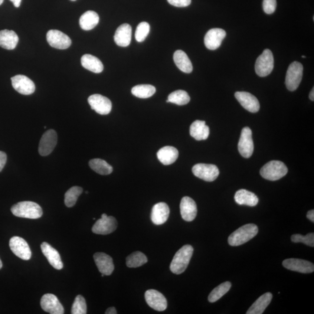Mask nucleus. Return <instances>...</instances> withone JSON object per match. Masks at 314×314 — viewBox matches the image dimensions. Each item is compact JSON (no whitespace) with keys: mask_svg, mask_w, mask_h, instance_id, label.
<instances>
[{"mask_svg":"<svg viewBox=\"0 0 314 314\" xmlns=\"http://www.w3.org/2000/svg\"><path fill=\"white\" fill-rule=\"evenodd\" d=\"M235 199L238 204L250 206V207L257 205L259 201L256 195L245 189L239 190L236 193Z\"/></svg>","mask_w":314,"mask_h":314,"instance_id":"nucleus-28","label":"nucleus"},{"mask_svg":"<svg viewBox=\"0 0 314 314\" xmlns=\"http://www.w3.org/2000/svg\"><path fill=\"white\" fill-rule=\"evenodd\" d=\"M95 263L101 274L110 275L114 270L113 258L104 253H97L94 255Z\"/></svg>","mask_w":314,"mask_h":314,"instance_id":"nucleus-21","label":"nucleus"},{"mask_svg":"<svg viewBox=\"0 0 314 314\" xmlns=\"http://www.w3.org/2000/svg\"><path fill=\"white\" fill-rule=\"evenodd\" d=\"M274 58L272 51L266 49L257 58L255 70L260 77H266L269 75L274 70Z\"/></svg>","mask_w":314,"mask_h":314,"instance_id":"nucleus-6","label":"nucleus"},{"mask_svg":"<svg viewBox=\"0 0 314 314\" xmlns=\"http://www.w3.org/2000/svg\"><path fill=\"white\" fill-rule=\"evenodd\" d=\"M106 314H117V310L115 307H110V308L108 309L106 312Z\"/></svg>","mask_w":314,"mask_h":314,"instance_id":"nucleus-46","label":"nucleus"},{"mask_svg":"<svg viewBox=\"0 0 314 314\" xmlns=\"http://www.w3.org/2000/svg\"><path fill=\"white\" fill-rule=\"evenodd\" d=\"M14 89L23 95H30L35 92V84L32 80L24 75H18L11 78Z\"/></svg>","mask_w":314,"mask_h":314,"instance_id":"nucleus-14","label":"nucleus"},{"mask_svg":"<svg viewBox=\"0 0 314 314\" xmlns=\"http://www.w3.org/2000/svg\"><path fill=\"white\" fill-rule=\"evenodd\" d=\"M47 40L50 46L60 50H65L71 46L72 41L70 37L58 30H50L47 32Z\"/></svg>","mask_w":314,"mask_h":314,"instance_id":"nucleus-13","label":"nucleus"},{"mask_svg":"<svg viewBox=\"0 0 314 314\" xmlns=\"http://www.w3.org/2000/svg\"><path fill=\"white\" fill-rule=\"evenodd\" d=\"M70 1H77V0H70Z\"/></svg>","mask_w":314,"mask_h":314,"instance_id":"nucleus-52","label":"nucleus"},{"mask_svg":"<svg viewBox=\"0 0 314 314\" xmlns=\"http://www.w3.org/2000/svg\"><path fill=\"white\" fill-rule=\"evenodd\" d=\"M3 1H4V0H0V5L2 4Z\"/></svg>","mask_w":314,"mask_h":314,"instance_id":"nucleus-50","label":"nucleus"},{"mask_svg":"<svg viewBox=\"0 0 314 314\" xmlns=\"http://www.w3.org/2000/svg\"><path fill=\"white\" fill-rule=\"evenodd\" d=\"M170 4L176 7H186L191 5L192 0H167Z\"/></svg>","mask_w":314,"mask_h":314,"instance_id":"nucleus-43","label":"nucleus"},{"mask_svg":"<svg viewBox=\"0 0 314 314\" xmlns=\"http://www.w3.org/2000/svg\"><path fill=\"white\" fill-rule=\"evenodd\" d=\"M41 249L42 253L46 257L51 266L57 270L63 269V263L62 262L60 255L57 250H55L46 242H43L41 244Z\"/></svg>","mask_w":314,"mask_h":314,"instance_id":"nucleus-22","label":"nucleus"},{"mask_svg":"<svg viewBox=\"0 0 314 314\" xmlns=\"http://www.w3.org/2000/svg\"><path fill=\"white\" fill-rule=\"evenodd\" d=\"M302 58H306V57L304 56V55H302Z\"/></svg>","mask_w":314,"mask_h":314,"instance_id":"nucleus-51","label":"nucleus"},{"mask_svg":"<svg viewBox=\"0 0 314 314\" xmlns=\"http://www.w3.org/2000/svg\"><path fill=\"white\" fill-rule=\"evenodd\" d=\"M91 109L100 115H108L112 110V103L107 97L100 94L91 95L88 99Z\"/></svg>","mask_w":314,"mask_h":314,"instance_id":"nucleus-11","label":"nucleus"},{"mask_svg":"<svg viewBox=\"0 0 314 314\" xmlns=\"http://www.w3.org/2000/svg\"><path fill=\"white\" fill-rule=\"evenodd\" d=\"M132 27L130 25L124 24L119 26L114 35V41L120 47H127L130 43L132 39Z\"/></svg>","mask_w":314,"mask_h":314,"instance_id":"nucleus-24","label":"nucleus"},{"mask_svg":"<svg viewBox=\"0 0 314 314\" xmlns=\"http://www.w3.org/2000/svg\"><path fill=\"white\" fill-rule=\"evenodd\" d=\"M238 150L244 158H248L253 155L254 143L252 139V131L248 127H245L241 130Z\"/></svg>","mask_w":314,"mask_h":314,"instance_id":"nucleus-8","label":"nucleus"},{"mask_svg":"<svg viewBox=\"0 0 314 314\" xmlns=\"http://www.w3.org/2000/svg\"><path fill=\"white\" fill-rule=\"evenodd\" d=\"M40 304L42 309L45 312L51 314H64L63 306L54 294L50 293L44 294L42 297Z\"/></svg>","mask_w":314,"mask_h":314,"instance_id":"nucleus-18","label":"nucleus"},{"mask_svg":"<svg viewBox=\"0 0 314 314\" xmlns=\"http://www.w3.org/2000/svg\"><path fill=\"white\" fill-rule=\"evenodd\" d=\"M190 134L196 140H204L209 136V128L205 125V121L197 120L190 127Z\"/></svg>","mask_w":314,"mask_h":314,"instance_id":"nucleus-26","label":"nucleus"},{"mask_svg":"<svg viewBox=\"0 0 314 314\" xmlns=\"http://www.w3.org/2000/svg\"><path fill=\"white\" fill-rule=\"evenodd\" d=\"M2 267V261L1 260V259H0V269H1V268Z\"/></svg>","mask_w":314,"mask_h":314,"instance_id":"nucleus-49","label":"nucleus"},{"mask_svg":"<svg viewBox=\"0 0 314 314\" xmlns=\"http://www.w3.org/2000/svg\"><path fill=\"white\" fill-rule=\"evenodd\" d=\"M273 294L268 292L258 298L248 309L247 314H262L270 305L273 299Z\"/></svg>","mask_w":314,"mask_h":314,"instance_id":"nucleus-29","label":"nucleus"},{"mask_svg":"<svg viewBox=\"0 0 314 314\" xmlns=\"http://www.w3.org/2000/svg\"><path fill=\"white\" fill-rule=\"evenodd\" d=\"M157 155L159 161L162 164L169 165L174 163L178 159L179 152L175 147L166 146L160 149Z\"/></svg>","mask_w":314,"mask_h":314,"instance_id":"nucleus-25","label":"nucleus"},{"mask_svg":"<svg viewBox=\"0 0 314 314\" xmlns=\"http://www.w3.org/2000/svg\"><path fill=\"white\" fill-rule=\"evenodd\" d=\"M58 141L57 132L53 129L45 132L39 143V153L41 156H47L53 151Z\"/></svg>","mask_w":314,"mask_h":314,"instance_id":"nucleus-9","label":"nucleus"},{"mask_svg":"<svg viewBox=\"0 0 314 314\" xmlns=\"http://www.w3.org/2000/svg\"><path fill=\"white\" fill-rule=\"evenodd\" d=\"M71 313L73 314H87V305L86 300L81 295H78L74 301L72 307Z\"/></svg>","mask_w":314,"mask_h":314,"instance_id":"nucleus-39","label":"nucleus"},{"mask_svg":"<svg viewBox=\"0 0 314 314\" xmlns=\"http://www.w3.org/2000/svg\"><path fill=\"white\" fill-rule=\"evenodd\" d=\"M194 251V248L191 245H185L177 251L170 266V270L172 273L179 275L185 272L189 266Z\"/></svg>","mask_w":314,"mask_h":314,"instance_id":"nucleus-1","label":"nucleus"},{"mask_svg":"<svg viewBox=\"0 0 314 314\" xmlns=\"http://www.w3.org/2000/svg\"><path fill=\"white\" fill-rule=\"evenodd\" d=\"M145 299L148 305L151 308L163 312L167 308V301L164 296L158 291L150 289L145 293Z\"/></svg>","mask_w":314,"mask_h":314,"instance_id":"nucleus-15","label":"nucleus"},{"mask_svg":"<svg viewBox=\"0 0 314 314\" xmlns=\"http://www.w3.org/2000/svg\"><path fill=\"white\" fill-rule=\"evenodd\" d=\"M156 92L155 86L150 84H140L134 86L132 89L133 96L140 99H147L153 96Z\"/></svg>","mask_w":314,"mask_h":314,"instance_id":"nucleus-34","label":"nucleus"},{"mask_svg":"<svg viewBox=\"0 0 314 314\" xmlns=\"http://www.w3.org/2000/svg\"><path fill=\"white\" fill-rule=\"evenodd\" d=\"M118 226L116 219L108 217L106 214L101 215V218L93 225L92 232L98 235H109L117 230Z\"/></svg>","mask_w":314,"mask_h":314,"instance_id":"nucleus-10","label":"nucleus"},{"mask_svg":"<svg viewBox=\"0 0 314 314\" xmlns=\"http://www.w3.org/2000/svg\"><path fill=\"white\" fill-rule=\"evenodd\" d=\"M283 266L286 269L303 274H310L314 271V264L306 260L289 258L283 261Z\"/></svg>","mask_w":314,"mask_h":314,"instance_id":"nucleus-17","label":"nucleus"},{"mask_svg":"<svg viewBox=\"0 0 314 314\" xmlns=\"http://www.w3.org/2000/svg\"><path fill=\"white\" fill-rule=\"evenodd\" d=\"M86 194H89V192H86Z\"/></svg>","mask_w":314,"mask_h":314,"instance_id":"nucleus-53","label":"nucleus"},{"mask_svg":"<svg viewBox=\"0 0 314 314\" xmlns=\"http://www.w3.org/2000/svg\"><path fill=\"white\" fill-rule=\"evenodd\" d=\"M99 16L96 12L88 11L80 16L79 24L84 31H90L99 24Z\"/></svg>","mask_w":314,"mask_h":314,"instance_id":"nucleus-32","label":"nucleus"},{"mask_svg":"<svg viewBox=\"0 0 314 314\" xmlns=\"http://www.w3.org/2000/svg\"><path fill=\"white\" fill-rule=\"evenodd\" d=\"M307 217L309 219V220L312 221V222H314V210L312 209V210H310L308 212V213L307 214Z\"/></svg>","mask_w":314,"mask_h":314,"instance_id":"nucleus-45","label":"nucleus"},{"mask_svg":"<svg viewBox=\"0 0 314 314\" xmlns=\"http://www.w3.org/2000/svg\"><path fill=\"white\" fill-rule=\"evenodd\" d=\"M9 247L15 256L24 260H29L32 257L30 247L24 238L14 236L9 240Z\"/></svg>","mask_w":314,"mask_h":314,"instance_id":"nucleus-12","label":"nucleus"},{"mask_svg":"<svg viewBox=\"0 0 314 314\" xmlns=\"http://www.w3.org/2000/svg\"><path fill=\"white\" fill-rule=\"evenodd\" d=\"M276 0H264L263 9L267 14H272L275 11L276 8Z\"/></svg>","mask_w":314,"mask_h":314,"instance_id":"nucleus-42","label":"nucleus"},{"mask_svg":"<svg viewBox=\"0 0 314 314\" xmlns=\"http://www.w3.org/2000/svg\"><path fill=\"white\" fill-rule=\"evenodd\" d=\"M89 166L94 171L101 175H110L113 171L112 166L104 160L99 158L90 160Z\"/></svg>","mask_w":314,"mask_h":314,"instance_id":"nucleus-33","label":"nucleus"},{"mask_svg":"<svg viewBox=\"0 0 314 314\" xmlns=\"http://www.w3.org/2000/svg\"><path fill=\"white\" fill-rule=\"evenodd\" d=\"M287 166L280 161L268 162L260 170L262 177L268 181H275L284 177L287 174Z\"/></svg>","mask_w":314,"mask_h":314,"instance_id":"nucleus-4","label":"nucleus"},{"mask_svg":"<svg viewBox=\"0 0 314 314\" xmlns=\"http://www.w3.org/2000/svg\"><path fill=\"white\" fill-rule=\"evenodd\" d=\"M18 41L19 38L14 31L7 29L0 31V47L6 50H14Z\"/></svg>","mask_w":314,"mask_h":314,"instance_id":"nucleus-27","label":"nucleus"},{"mask_svg":"<svg viewBox=\"0 0 314 314\" xmlns=\"http://www.w3.org/2000/svg\"><path fill=\"white\" fill-rule=\"evenodd\" d=\"M83 189L74 186L69 189L65 195V204L67 207H73L76 204L78 198L82 194Z\"/></svg>","mask_w":314,"mask_h":314,"instance_id":"nucleus-38","label":"nucleus"},{"mask_svg":"<svg viewBox=\"0 0 314 314\" xmlns=\"http://www.w3.org/2000/svg\"><path fill=\"white\" fill-rule=\"evenodd\" d=\"M190 100H191V97L186 91L179 90L170 94L166 102L175 104L178 106H184L188 104Z\"/></svg>","mask_w":314,"mask_h":314,"instance_id":"nucleus-35","label":"nucleus"},{"mask_svg":"<svg viewBox=\"0 0 314 314\" xmlns=\"http://www.w3.org/2000/svg\"><path fill=\"white\" fill-rule=\"evenodd\" d=\"M81 65L86 70L93 73H102L104 66L99 58L90 54H85L81 58Z\"/></svg>","mask_w":314,"mask_h":314,"instance_id":"nucleus-30","label":"nucleus"},{"mask_svg":"<svg viewBox=\"0 0 314 314\" xmlns=\"http://www.w3.org/2000/svg\"><path fill=\"white\" fill-rule=\"evenodd\" d=\"M303 75V65L299 62H293L290 65L287 71L285 84L287 89L291 91H295L302 81Z\"/></svg>","mask_w":314,"mask_h":314,"instance_id":"nucleus-5","label":"nucleus"},{"mask_svg":"<svg viewBox=\"0 0 314 314\" xmlns=\"http://www.w3.org/2000/svg\"><path fill=\"white\" fill-rule=\"evenodd\" d=\"M6 160H7V156L4 152L0 151V172L2 171L3 168H4Z\"/></svg>","mask_w":314,"mask_h":314,"instance_id":"nucleus-44","label":"nucleus"},{"mask_svg":"<svg viewBox=\"0 0 314 314\" xmlns=\"http://www.w3.org/2000/svg\"><path fill=\"white\" fill-rule=\"evenodd\" d=\"M309 97L311 100H312L313 101H314V88H313V89L312 91H311V92L310 93L309 95Z\"/></svg>","mask_w":314,"mask_h":314,"instance_id":"nucleus-48","label":"nucleus"},{"mask_svg":"<svg viewBox=\"0 0 314 314\" xmlns=\"http://www.w3.org/2000/svg\"><path fill=\"white\" fill-rule=\"evenodd\" d=\"M11 212L16 217L38 219L42 215L40 206L32 201H22L12 206Z\"/></svg>","mask_w":314,"mask_h":314,"instance_id":"nucleus-3","label":"nucleus"},{"mask_svg":"<svg viewBox=\"0 0 314 314\" xmlns=\"http://www.w3.org/2000/svg\"><path fill=\"white\" fill-rule=\"evenodd\" d=\"M226 32L224 29L214 28L210 29L206 34L204 38L205 47L209 50H215L221 46L222 41L226 37Z\"/></svg>","mask_w":314,"mask_h":314,"instance_id":"nucleus-16","label":"nucleus"},{"mask_svg":"<svg viewBox=\"0 0 314 314\" xmlns=\"http://www.w3.org/2000/svg\"><path fill=\"white\" fill-rule=\"evenodd\" d=\"M180 209L182 217L186 221H194L197 216V205L194 199L187 196L182 198L180 204Z\"/></svg>","mask_w":314,"mask_h":314,"instance_id":"nucleus-20","label":"nucleus"},{"mask_svg":"<svg viewBox=\"0 0 314 314\" xmlns=\"http://www.w3.org/2000/svg\"><path fill=\"white\" fill-rule=\"evenodd\" d=\"M232 284L230 282L222 283L212 291L208 296L209 302L215 303L220 300L222 297L227 294L230 291Z\"/></svg>","mask_w":314,"mask_h":314,"instance_id":"nucleus-37","label":"nucleus"},{"mask_svg":"<svg viewBox=\"0 0 314 314\" xmlns=\"http://www.w3.org/2000/svg\"><path fill=\"white\" fill-rule=\"evenodd\" d=\"M293 243H302L310 247L314 246V234L310 233L306 236L300 234L293 235L291 237Z\"/></svg>","mask_w":314,"mask_h":314,"instance_id":"nucleus-41","label":"nucleus"},{"mask_svg":"<svg viewBox=\"0 0 314 314\" xmlns=\"http://www.w3.org/2000/svg\"><path fill=\"white\" fill-rule=\"evenodd\" d=\"M10 1L13 2L15 7L18 8L21 5L22 0H10Z\"/></svg>","mask_w":314,"mask_h":314,"instance_id":"nucleus-47","label":"nucleus"},{"mask_svg":"<svg viewBox=\"0 0 314 314\" xmlns=\"http://www.w3.org/2000/svg\"><path fill=\"white\" fill-rule=\"evenodd\" d=\"M258 228L256 225L249 224L243 226L232 233L228 238L231 246H238L247 243L257 235Z\"/></svg>","mask_w":314,"mask_h":314,"instance_id":"nucleus-2","label":"nucleus"},{"mask_svg":"<svg viewBox=\"0 0 314 314\" xmlns=\"http://www.w3.org/2000/svg\"><path fill=\"white\" fill-rule=\"evenodd\" d=\"M150 30V26L148 23L143 22L140 23L136 28L135 38L137 41L143 42L148 36Z\"/></svg>","mask_w":314,"mask_h":314,"instance_id":"nucleus-40","label":"nucleus"},{"mask_svg":"<svg viewBox=\"0 0 314 314\" xmlns=\"http://www.w3.org/2000/svg\"><path fill=\"white\" fill-rule=\"evenodd\" d=\"M195 176L206 182H213L220 175L217 166L205 163H197L192 168Z\"/></svg>","mask_w":314,"mask_h":314,"instance_id":"nucleus-7","label":"nucleus"},{"mask_svg":"<svg viewBox=\"0 0 314 314\" xmlns=\"http://www.w3.org/2000/svg\"><path fill=\"white\" fill-rule=\"evenodd\" d=\"M169 213L168 205L165 202H159L154 205L151 215L153 224L157 225L164 224L168 220Z\"/></svg>","mask_w":314,"mask_h":314,"instance_id":"nucleus-23","label":"nucleus"},{"mask_svg":"<svg viewBox=\"0 0 314 314\" xmlns=\"http://www.w3.org/2000/svg\"><path fill=\"white\" fill-rule=\"evenodd\" d=\"M126 260V266L129 268L141 267L148 261L145 255L140 251L134 252L127 256Z\"/></svg>","mask_w":314,"mask_h":314,"instance_id":"nucleus-36","label":"nucleus"},{"mask_svg":"<svg viewBox=\"0 0 314 314\" xmlns=\"http://www.w3.org/2000/svg\"><path fill=\"white\" fill-rule=\"evenodd\" d=\"M173 60L180 70L186 74L191 73L193 65L187 54L182 50H177L173 54Z\"/></svg>","mask_w":314,"mask_h":314,"instance_id":"nucleus-31","label":"nucleus"},{"mask_svg":"<svg viewBox=\"0 0 314 314\" xmlns=\"http://www.w3.org/2000/svg\"><path fill=\"white\" fill-rule=\"evenodd\" d=\"M236 99L241 106L250 113H256L260 110L259 101L256 97L245 91H237L235 94Z\"/></svg>","mask_w":314,"mask_h":314,"instance_id":"nucleus-19","label":"nucleus"}]
</instances>
